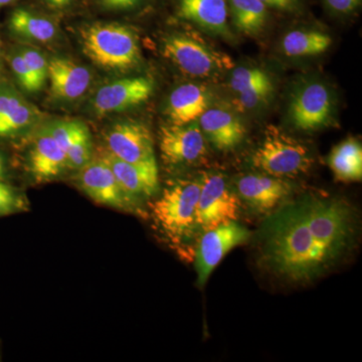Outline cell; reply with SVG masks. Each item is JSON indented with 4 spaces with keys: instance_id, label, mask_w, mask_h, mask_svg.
<instances>
[{
    "instance_id": "6da1fadb",
    "label": "cell",
    "mask_w": 362,
    "mask_h": 362,
    "mask_svg": "<svg viewBox=\"0 0 362 362\" xmlns=\"http://www.w3.org/2000/svg\"><path fill=\"white\" fill-rule=\"evenodd\" d=\"M358 232V214L346 199L306 195L267 216L257 235L258 263L276 278L307 284L349 256Z\"/></svg>"
},
{
    "instance_id": "7a4b0ae2",
    "label": "cell",
    "mask_w": 362,
    "mask_h": 362,
    "mask_svg": "<svg viewBox=\"0 0 362 362\" xmlns=\"http://www.w3.org/2000/svg\"><path fill=\"white\" fill-rule=\"evenodd\" d=\"M80 37L86 56L101 68L127 71L139 63V42L129 26L117 23H93L81 28Z\"/></svg>"
},
{
    "instance_id": "3957f363",
    "label": "cell",
    "mask_w": 362,
    "mask_h": 362,
    "mask_svg": "<svg viewBox=\"0 0 362 362\" xmlns=\"http://www.w3.org/2000/svg\"><path fill=\"white\" fill-rule=\"evenodd\" d=\"M201 180H180L164 188L156 201L150 204L154 223L171 242L182 243L194 235Z\"/></svg>"
},
{
    "instance_id": "277c9868",
    "label": "cell",
    "mask_w": 362,
    "mask_h": 362,
    "mask_svg": "<svg viewBox=\"0 0 362 362\" xmlns=\"http://www.w3.org/2000/svg\"><path fill=\"white\" fill-rule=\"evenodd\" d=\"M252 168L274 177H295L313 164L308 148L275 125L264 131L263 141L251 157Z\"/></svg>"
},
{
    "instance_id": "5b68a950",
    "label": "cell",
    "mask_w": 362,
    "mask_h": 362,
    "mask_svg": "<svg viewBox=\"0 0 362 362\" xmlns=\"http://www.w3.org/2000/svg\"><path fill=\"white\" fill-rule=\"evenodd\" d=\"M162 54L185 75L211 78L233 68V59L206 42L183 33L168 35L162 42Z\"/></svg>"
},
{
    "instance_id": "8992f818",
    "label": "cell",
    "mask_w": 362,
    "mask_h": 362,
    "mask_svg": "<svg viewBox=\"0 0 362 362\" xmlns=\"http://www.w3.org/2000/svg\"><path fill=\"white\" fill-rule=\"evenodd\" d=\"M197 206V230L202 233L240 218V199L221 173H204Z\"/></svg>"
},
{
    "instance_id": "52a82bcc",
    "label": "cell",
    "mask_w": 362,
    "mask_h": 362,
    "mask_svg": "<svg viewBox=\"0 0 362 362\" xmlns=\"http://www.w3.org/2000/svg\"><path fill=\"white\" fill-rule=\"evenodd\" d=\"M78 171V187L97 204L128 213L142 214L139 202L124 192L110 166L101 157L92 159Z\"/></svg>"
},
{
    "instance_id": "ba28073f",
    "label": "cell",
    "mask_w": 362,
    "mask_h": 362,
    "mask_svg": "<svg viewBox=\"0 0 362 362\" xmlns=\"http://www.w3.org/2000/svg\"><path fill=\"white\" fill-rule=\"evenodd\" d=\"M251 233L237 221L221 225L202 233L195 252L197 285L204 287L214 269L233 247L245 244Z\"/></svg>"
},
{
    "instance_id": "9c48e42d",
    "label": "cell",
    "mask_w": 362,
    "mask_h": 362,
    "mask_svg": "<svg viewBox=\"0 0 362 362\" xmlns=\"http://www.w3.org/2000/svg\"><path fill=\"white\" fill-rule=\"evenodd\" d=\"M159 148L164 162L173 166L192 165L207 156L206 137L199 122L162 126L159 131Z\"/></svg>"
},
{
    "instance_id": "30bf717a",
    "label": "cell",
    "mask_w": 362,
    "mask_h": 362,
    "mask_svg": "<svg viewBox=\"0 0 362 362\" xmlns=\"http://www.w3.org/2000/svg\"><path fill=\"white\" fill-rule=\"evenodd\" d=\"M105 141L107 151L120 160L133 164L156 162L151 132L144 124L124 121L112 126Z\"/></svg>"
},
{
    "instance_id": "8fae6325",
    "label": "cell",
    "mask_w": 362,
    "mask_h": 362,
    "mask_svg": "<svg viewBox=\"0 0 362 362\" xmlns=\"http://www.w3.org/2000/svg\"><path fill=\"white\" fill-rule=\"evenodd\" d=\"M291 122L297 129L315 131L332 122L333 102L328 88L311 83L293 96L289 106Z\"/></svg>"
},
{
    "instance_id": "7c38bea8",
    "label": "cell",
    "mask_w": 362,
    "mask_h": 362,
    "mask_svg": "<svg viewBox=\"0 0 362 362\" xmlns=\"http://www.w3.org/2000/svg\"><path fill=\"white\" fill-rule=\"evenodd\" d=\"M154 89L150 78H124L102 86L93 100L97 115L121 112L147 101Z\"/></svg>"
},
{
    "instance_id": "4fadbf2b",
    "label": "cell",
    "mask_w": 362,
    "mask_h": 362,
    "mask_svg": "<svg viewBox=\"0 0 362 362\" xmlns=\"http://www.w3.org/2000/svg\"><path fill=\"white\" fill-rule=\"evenodd\" d=\"M238 197L252 211L270 214L282 206L291 195L293 185L283 180L267 175H247L237 182Z\"/></svg>"
},
{
    "instance_id": "5bb4252c",
    "label": "cell",
    "mask_w": 362,
    "mask_h": 362,
    "mask_svg": "<svg viewBox=\"0 0 362 362\" xmlns=\"http://www.w3.org/2000/svg\"><path fill=\"white\" fill-rule=\"evenodd\" d=\"M100 157L110 166L119 185L134 201L139 202V199L152 197L158 189L157 162L146 164L129 163L116 158L107 150Z\"/></svg>"
},
{
    "instance_id": "9a60e30c",
    "label": "cell",
    "mask_w": 362,
    "mask_h": 362,
    "mask_svg": "<svg viewBox=\"0 0 362 362\" xmlns=\"http://www.w3.org/2000/svg\"><path fill=\"white\" fill-rule=\"evenodd\" d=\"M199 125L204 137L220 151H228L239 146L246 134L239 117L223 108L207 109L199 117Z\"/></svg>"
},
{
    "instance_id": "2e32d148",
    "label": "cell",
    "mask_w": 362,
    "mask_h": 362,
    "mask_svg": "<svg viewBox=\"0 0 362 362\" xmlns=\"http://www.w3.org/2000/svg\"><path fill=\"white\" fill-rule=\"evenodd\" d=\"M47 78L52 95L58 99L71 101L87 92L92 80L90 71L71 59L54 58L49 62Z\"/></svg>"
},
{
    "instance_id": "e0dca14e",
    "label": "cell",
    "mask_w": 362,
    "mask_h": 362,
    "mask_svg": "<svg viewBox=\"0 0 362 362\" xmlns=\"http://www.w3.org/2000/svg\"><path fill=\"white\" fill-rule=\"evenodd\" d=\"M28 168L39 181L58 177L68 168L65 151L45 129L40 131L33 140L28 152Z\"/></svg>"
},
{
    "instance_id": "ac0fdd59",
    "label": "cell",
    "mask_w": 362,
    "mask_h": 362,
    "mask_svg": "<svg viewBox=\"0 0 362 362\" xmlns=\"http://www.w3.org/2000/svg\"><path fill=\"white\" fill-rule=\"evenodd\" d=\"M209 92L197 84L181 85L168 99V114L173 124L185 125L199 120L209 109Z\"/></svg>"
},
{
    "instance_id": "d6986e66",
    "label": "cell",
    "mask_w": 362,
    "mask_h": 362,
    "mask_svg": "<svg viewBox=\"0 0 362 362\" xmlns=\"http://www.w3.org/2000/svg\"><path fill=\"white\" fill-rule=\"evenodd\" d=\"M178 16L204 30L228 35V6L226 0H180Z\"/></svg>"
},
{
    "instance_id": "ffe728a7",
    "label": "cell",
    "mask_w": 362,
    "mask_h": 362,
    "mask_svg": "<svg viewBox=\"0 0 362 362\" xmlns=\"http://www.w3.org/2000/svg\"><path fill=\"white\" fill-rule=\"evenodd\" d=\"M35 107L11 88H0V137H13L39 117Z\"/></svg>"
},
{
    "instance_id": "44dd1931",
    "label": "cell",
    "mask_w": 362,
    "mask_h": 362,
    "mask_svg": "<svg viewBox=\"0 0 362 362\" xmlns=\"http://www.w3.org/2000/svg\"><path fill=\"white\" fill-rule=\"evenodd\" d=\"M328 164L337 180L342 182L361 181L362 178V147L358 140L347 138L332 149Z\"/></svg>"
},
{
    "instance_id": "7402d4cb",
    "label": "cell",
    "mask_w": 362,
    "mask_h": 362,
    "mask_svg": "<svg viewBox=\"0 0 362 362\" xmlns=\"http://www.w3.org/2000/svg\"><path fill=\"white\" fill-rule=\"evenodd\" d=\"M9 28L16 37L33 42H49L57 35V28L49 18L25 8H18L9 18Z\"/></svg>"
},
{
    "instance_id": "603a6c76",
    "label": "cell",
    "mask_w": 362,
    "mask_h": 362,
    "mask_svg": "<svg viewBox=\"0 0 362 362\" xmlns=\"http://www.w3.org/2000/svg\"><path fill=\"white\" fill-rule=\"evenodd\" d=\"M332 45V39L318 30H296L283 37L281 47L286 56L291 58L323 54Z\"/></svg>"
},
{
    "instance_id": "cb8c5ba5",
    "label": "cell",
    "mask_w": 362,
    "mask_h": 362,
    "mask_svg": "<svg viewBox=\"0 0 362 362\" xmlns=\"http://www.w3.org/2000/svg\"><path fill=\"white\" fill-rule=\"evenodd\" d=\"M233 23L246 35H258L266 25L267 6L261 0H230Z\"/></svg>"
},
{
    "instance_id": "d4e9b609",
    "label": "cell",
    "mask_w": 362,
    "mask_h": 362,
    "mask_svg": "<svg viewBox=\"0 0 362 362\" xmlns=\"http://www.w3.org/2000/svg\"><path fill=\"white\" fill-rule=\"evenodd\" d=\"M66 156L68 168L76 170L82 168L92 160V140L90 131L85 123L77 120L75 132L66 149Z\"/></svg>"
},
{
    "instance_id": "484cf974",
    "label": "cell",
    "mask_w": 362,
    "mask_h": 362,
    "mask_svg": "<svg viewBox=\"0 0 362 362\" xmlns=\"http://www.w3.org/2000/svg\"><path fill=\"white\" fill-rule=\"evenodd\" d=\"M269 82H272L271 78L261 69L240 66L233 71L230 86L233 92L238 94Z\"/></svg>"
},
{
    "instance_id": "4316f807",
    "label": "cell",
    "mask_w": 362,
    "mask_h": 362,
    "mask_svg": "<svg viewBox=\"0 0 362 362\" xmlns=\"http://www.w3.org/2000/svg\"><path fill=\"white\" fill-rule=\"evenodd\" d=\"M274 92L273 82L266 83L252 88V89L238 93V97L233 100V105L238 111L252 110L261 105L265 104Z\"/></svg>"
},
{
    "instance_id": "83f0119b",
    "label": "cell",
    "mask_w": 362,
    "mask_h": 362,
    "mask_svg": "<svg viewBox=\"0 0 362 362\" xmlns=\"http://www.w3.org/2000/svg\"><path fill=\"white\" fill-rule=\"evenodd\" d=\"M18 51L32 71L33 77L37 80V84L40 88L44 87L49 73V62L45 58L44 54L39 49L30 47H21Z\"/></svg>"
},
{
    "instance_id": "f1b7e54d",
    "label": "cell",
    "mask_w": 362,
    "mask_h": 362,
    "mask_svg": "<svg viewBox=\"0 0 362 362\" xmlns=\"http://www.w3.org/2000/svg\"><path fill=\"white\" fill-rule=\"evenodd\" d=\"M11 70H13L16 80L18 81L21 87L28 93L39 92L42 88L37 84V80L30 71V68L26 65L25 59L20 51L13 52L9 58Z\"/></svg>"
},
{
    "instance_id": "f546056e",
    "label": "cell",
    "mask_w": 362,
    "mask_h": 362,
    "mask_svg": "<svg viewBox=\"0 0 362 362\" xmlns=\"http://www.w3.org/2000/svg\"><path fill=\"white\" fill-rule=\"evenodd\" d=\"M25 204L11 185L0 180V216L25 209Z\"/></svg>"
},
{
    "instance_id": "4dcf8cb0",
    "label": "cell",
    "mask_w": 362,
    "mask_h": 362,
    "mask_svg": "<svg viewBox=\"0 0 362 362\" xmlns=\"http://www.w3.org/2000/svg\"><path fill=\"white\" fill-rule=\"evenodd\" d=\"M77 120H59L45 128L64 151H66L75 132Z\"/></svg>"
},
{
    "instance_id": "1f68e13d",
    "label": "cell",
    "mask_w": 362,
    "mask_h": 362,
    "mask_svg": "<svg viewBox=\"0 0 362 362\" xmlns=\"http://www.w3.org/2000/svg\"><path fill=\"white\" fill-rule=\"evenodd\" d=\"M361 0H325L331 11L340 14H349L356 11Z\"/></svg>"
},
{
    "instance_id": "d6a6232c",
    "label": "cell",
    "mask_w": 362,
    "mask_h": 362,
    "mask_svg": "<svg viewBox=\"0 0 362 362\" xmlns=\"http://www.w3.org/2000/svg\"><path fill=\"white\" fill-rule=\"evenodd\" d=\"M100 4L109 11H130L141 4V0H99Z\"/></svg>"
},
{
    "instance_id": "836d02e7",
    "label": "cell",
    "mask_w": 362,
    "mask_h": 362,
    "mask_svg": "<svg viewBox=\"0 0 362 362\" xmlns=\"http://www.w3.org/2000/svg\"><path fill=\"white\" fill-rule=\"evenodd\" d=\"M267 7L278 9H290L296 4V0H261Z\"/></svg>"
},
{
    "instance_id": "e575fe53",
    "label": "cell",
    "mask_w": 362,
    "mask_h": 362,
    "mask_svg": "<svg viewBox=\"0 0 362 362\" xmlns=\"http://www.w3.org/2000/svg\"><path fill=\"white\" fill-rule=\"evenodd\" d=\"M47 4L52 7H56V8H62V7H65L69 6L71 4V0H47Z\"/></svg>"
},
{
    "instance_id": "d590c367",
    "label": "cell",
    "mask_w": 362,
    "mask_h": 362,
    "mask_svg": "<svg viewBox=\"0 0 362 362\" xmlns=\"http://www.w3.org/2000/svg\"><path fill=\"white\" fill-rule=\"evenodd\" d=\"M4 173V161L2 158L1 154H0V180H1L2 175Z\"/></svg>"
},
{
    "instance_id": "8d00e7d4",
    "label": "cell",
    "mask_w": 362,
    "mask_h": 362,
    "mask_svg": "<svg viewBox=\"0 0 362 362\" xmlns=\"http://www.w3.org/2000/svg\"><path fill=\"white\" fill-rule=\"evenodd\" d=\"M16 0H0V8L4 6H9V4H13Z\"/></svg>"
}]
</instances>
